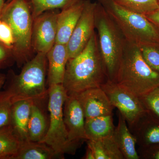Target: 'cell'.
<instances>
[{"mask_svg":"<svg viewBox=\"0 0 159 159\" xmlns=\"http://www.w3.org/2000/svg\"><path fill=\"white\" fill-rule=\"evenodd\" d=\"M63 158L45 143L27 140L21 141L13 159H52Z\"/></svg>","mask_w":159,"mask_h":159,"instance_id":"18","label":"cell"},{"mask_svg":"<svg viewBox=\"0 0 159 159\" xmlns=\"http://www.w3.org/2000/svg\"><path fill=\"white\" fill-rule=\"evenodd\" d=\"M115 82L142 97L159 87V73L145 62L138 46L126 40Z\"/></svg>","mask_w":159,"mask_h":159,"instance_id":"3","label":"cell"},{"mask_svg":"<svg viewBox=\"0 0 159 159\" xmlns=\"http://www.w3.org/2000/svg\"><path fill=\"white\" fill-rule=\"evenodd\" d=\"M85 0H81L70 7L61 9L57 16L55 43L66 45L82 14Z\"/></svg>","mask_w":159,"mask_h":159,"instance_id":"14","label":"cell"},{"mask_svg":"<svg viewBox=\"0 0 159 159\" xmlns=\"http://www.w3.org/2000/svg\"><path fill=\"white\" fill-rule=\"evenodd\" d=\"M5 0H0V16H1L3 7L5 4Z\"/></svg>","mask_w":159,"mask_h":159,"instance_id":"34","label":"cell"},{"mask_svg":"<svg viewBox=\"0 0 159 159\" xmlns=\"http://www.w3.org/2000/svg\"><path fill=\"white\" fill-rule=\"evenodd\" d=\"M139 98L145 108L159 118V87Z\"/></svg>","mask_w":159,"mask_h":159,"instance_id":"27","label":"cell"},{"mask_svg":"<svg viewBox=\"0 0 159 159\" xmlns=\"http://www.w3.org/2000/svg\"><path fill=\"white\" fill-rule=\"evenodd\" d=\"M74 96L79 100L85 119L113 115L115 107L101 87L89 89Z\"/></svg>","mask_w":159,"mask_h":159,"instance_id":"12","label":"cell"},{"mask_svg":"<svg viewBox=\"0 0 159 159\" xmlns=\"http://www.w3.org/2000/svg\"><path fill=\"white\" fill-rule=\"evenodd\" d=\"M95 159H124L114 140L113 135L95 140H87Z\"/></svg>","mask_w":159,"mask_h":159,"instance_id":"20","label":"cell"},{"mask_svg":"<svg viewBox=\"0 0 159 159\" xmlns=\"http://www.w3.org/2000/svg\"><path fill=\"white\" fill-rule=\"evenodd\" d=\"M0 42L12 51L14 40L11 27L8 23L0 19Z\"/></svg>","mask_w":159,"mask_h":159,"instance_id":"28","label":"cell"},{"mask_svg":"<svg viewBox=\"0 0 159 159\" xmlns=\"http://www.w3.org/2000/svg\"><path fill=\"white\" fill-rule=\"evenodd\" d=\"M14 101L12 95L6 90L0 92V128L11 124Z\"/></svg>","mask_w":159,"mask_h":159,"instance_id":"25","label":"cell"},{"mask_svg":"<svg viewBox=\"0 0 159 159\" xmlns=\"http://www.w3.org/2000/svg\"><path fill=\"white\" fill-rule=\"evenodd\" d=\"M145 62L159 73V44H149L139 47Z\"/></svg>","mask_w":159,"mask_h":159,"instance_id":"26","label":"cell"},{"mask_svg":"<svg viewBox=\"0 0 159 159\" xmlns=\"http://www.w3.org/2000/svg\"><path fill=\"white\" fill-rule=\"evenodd\" d=\"M31 8L33 19L45 11L63 9L73 6L81 0H26Z\"/></svg>","mask_w":159,"mask_h":159,"instance_id":"23","label":"cell"},{"mask_svg":"<svg viewBox=\"0 0 159 159\" xmlns=\"http://www.w3.org/2000/svg\"><path fill=\"white\" fill-rule=\"evenodd\" d=\"M125 9L145 15L159 9L157 0H111Z\"/></svg>","mask_w":159,"mask_h":159,"instance_id":"24","label":"cell"},{"mask_svg":"<svg viewBox=\"0 0 159 159\" xmlns=\"http://www.w3.org/2000/svg\"><path fill=\"white\" fill-rule=\"evenodd\" d=\"M39 102H34L31 107L28 124L29 139L34 142H40L48 130L47 120Z\"/></svg>","mask_w":159,"mask_h":159,"instance_id":"21","label":"cell"},{"mask_svg":"<svg viewBox=\"0 0 159 159\" xmlns=\"http://www.w3.org/2000/svg\"><path fill=\"white\" fill-rule=\"evenodd\" d=\"M159 33V9L144 15Z\"/></svg>","mask_w":159,"mask_h":159,"instance_id":"31","label":"cell"},{"mask_svg":"<svg viewBox=\"0 0 159 159\" xmlns=\"http://www.w3.org/2000/svg\"><path fill=\"white\" fill-rule=\"evenodd\" d=\"M35 101L22 100L14 102L11 110V125L21 141L29 140L28 124L31 107Z\"/></svg>","mask_w":159,"mask_h":159,"instance_id":"17","label":"cell"},{"mask_svg":"<svg viewBox=\"0 0 159 159\" xmlns=\"http://www.w3.org/2000/svg\"><path fill=\"white\" fill-rule=\"evenodd\" d=\"M11 0H7V2H10V1H11Z\"/></svg>","mask_w":159,"mask_h":159,"instance_id":"35","label":"cell"},{"mask_svg":"<svg viewBox=\"0 0 159 159\" xmlns=\"http://www.w3.org/2000/svg\"><path fill=\"white\" fill-rule=\"evenodd\" d=\"M113 115L85 119V129L88 140H95L113 135L115 130Z\"/></svg>","mask_w":159,"mask_h":159,"instance_id":"19","label":"cell"},{"mask_svg":"<svg viewBox=\"0 0 159 159\" xmlns=\"http://www.w3.org/2000/svg\"><path fill=\"white\" fill-rule=\"evenodd\" d=\"M48 96L50 122L47 133L40 142L63 157L66 153L74 154L77 148L69 141L64 122V105L68 95L62 84L49 86Z\"/></svg>","mask_w":159,"mask_h":159,"instance_id":"7","label":"cell"},{"mask_svg":"<svg viewBox=\"0 0 159 159\" xmlns=\"http://www.w3.org/2000/svg\"><path fill=\"white\" fill-rule=\"evenodd\" d=\"M83 159H95V156L93 150L88 146H87L86 151L84 157Z\"/></svg>","mask_w":159,"mask_h":159,"instance_id":"32","label":"cell"},{"mask_svg":"<svg viewBox=\"0 0 159 159\" xmlns=\"http://www.w3.org/2000/svg\"><path fill=\"white\" fill-rule=\"evenodd\" d=\"M48 67L47 54L37 53L23 66L19 74L8 71L4 89L12 95L14 102L22 100L39 102L48 96V89L46 85Z\"/></svg>","mask_w":159,"mask_h":159,"instance_id":"2","label":"cell"},{"mask_svg":"<svg viewBox=\"0 0 159 159\" xmlns=\"http://www.w3.org/2000/svg\"><path fill=\"white\" fill-rule=\"evenodd\" d=\"M95 29L108 80L115 82L125 48V40L103 6L97 2Z\"/></svg>","mask_w":159,"mask_h":159,"instance_id":"5","label":"cell"},{"mask_svg":"<svg viewBox=\"0 0 159 159\" xmlns=\"http://www.w3.org/2000/svg\"><path fill=\"white\" fill-rule=\"evenodd\" d=\"M64 119L69 141L78 148L88 140L85 129V118L81 106L75 96H68L63 108Z\"/></svg>","mask_w":159,"mask_h":159,"instance_id":"11","label":"cell"},{"mask_svg":"<svg viewBox=\"0 0 159 159\" xmlns=\"http://www.w3.org/2000/svg\"><path fill=\"white\" fill-rule=\"evenodd\" d=\"M97 2L85 0L82 14L66 45L68 59L74 58L85 48L95 31V14Z\"/></svg>","mask_w":159,"mask_h":159,"instance_id":"10","label":"cell"},{"mask_svg":"<svg viewBox=\"0 0 159 159\" xmlns=\"http://www.w3.org/2000/svg\"><path fill=\"white\" fill-rule=\"evenodd\" d=\"M108 80L96 30L85 48L68 60L62 85L68 96L101 87Z\"/></svg>","mask_w":159,"mask_h":159,"instance_id":"1","label":"cell"},{"mask_svg":"<svg viewBox=\"0 0 159 159\" xmlns=\"http://www.w3.org/2000/svg\"><path fill=\"white\" fill-rule=\"evenodd\" d=\"M118 123L115 127L113 137L124 159H139L136 148V140L129 128L125 118L118 111Z\"/></svg>","mask_w":159,"mask_h":159,"instance_id":"16","label":"cell"},{"mask_svg":"<svg viewBox=\"0 0 159 159\" xmlns=\"http://www.w3.org/2000/svg\"><path fill=\"white\" fill-rule=\"evenodd\" d=\"M0 19L11 27L14 37L12 49L15 61L19 67L32 58L31 46L33 18L26 0H11L5 3Z\"/></svg>","mask_w":159,"mask_h":159,"instance_id":"4","label":"cell"},{"mask_svg":"<svg viewBox=\"0 0 159 159\" xmlns=\"http://www.w3.org/2000/svg\"><path fill=\"white\" fill-rule=\"evenodd\" d=\"M157 1L158 2L159 4V0H157Z\"/></svg>","mask_w":159,"mask_h":159,"instance_id":"36","label":"cell"},{"mask_svg":"<svg viewBox=\"0 0 159 159\" xmlns=\"http://www.w3.org/2000/svg\"><path fill=\"white\" fill-rule=\"evenodd\" d=\"M137 151L140 159H159V144L145 148H139Z\"/></svg>","mask_w":159,"mask_h":159,"instance_id":"30","label":"cell"},{"mask_svg":"<svg viewBox=\"0 0 159 159\" xmlns=\"http://www.w3.org/2000/svg\"><path fill=\"white\" fill-rule=\"evenodd\" d=\"M58 12L49 10L33 19L31 46L34 52L47 54L55 43Z\"/></svg>","mask_w":159,"mask_h":159,"instance_id":"9","label":"cell"},{"mask_svg":"<svg viewBox=\"0 0 159 159\" xmlns=\"http://www.w3.org/2000/svg\"><path fill=\"white\" fill-rule=\"evenodd\" d=\"M20 142L11 124L0 128V159H13Z\"/></svg>","mask_w":159,"mask_h":159,"instance_id":"22","label":"cell"},{"mask_svg":"<svg viewBox=\"0 0 159 159\" xmlns=\"http://www.w3.org/2000/svg\"><path fill=\"white\" fill-rule=\"evenodd\" d=\"M127 42L140 47L159 44V33L144 14L122 8L111 0H99Z\"/></svg>","mask_w":159,"mask_h":159,"instance_id":"6","label":"cell"},{"mask_svg":"<svg viewBox=\"0 0 159 159\" xmlns=\"http://www.w3.org/2000/svg\"><path fill=\"white\" fill-rule=\"evenodd\" d=\"M139 148L159 144V118L147 110L131 127Z\"/></svg>","mask_w":159,"mask_h":159,"instance_id":"13","label":"cell"},{"mask_svg":"<svg viewBox=\"0 0 159 159\" xmlns=\"http://www.w3.org/2000/svg\"><path fill=\"white\" fill-rule=\"evenodd\" d=\"M101 88L112 105L125 118L129 128L147 111L139 97L116 83L108 80Z\"/></svg>","mask_w":159,"mask_h":159,"instance_id":"8","label":"cell"},{"mask_svg":"<svg viewBox=\"0 0 159 159\" xmlns=\"http://www.w3.org/2000/svg\"><path fill=\"white\" fill-rule=\"evenodd\" d=\"M48 81L49 86L62 84L68 61L66 45L55 43L47 53Z\"/></svg>","mask_w":159,"mask_h":159,"instance_id":"15","label":"cell"},{"mask_svg":"<svg viewBox=\"0 0 159 159\" xmlns=\"http://www.w3.org/2000/svg\"><path fill=\"white\" fill-rule=\"evenodd\" d=\"M15 63L11 49L0 42V70L11 66Z\"/></svg>","mask_w":159,"mask_h":159,"instance_id":"29","label":"cell"},{"mask_svg":"<svg viewBox=\"0 0 159 159\" xmlns=\"http://www.w3.org/2000/svg\"><path fill=\"white\" fill-rule=\"evenodd\" d=\"M6 75L0 73V92L2 91V89L4 88L5 82H6Z\"/></svg>","mask_w":159,"mask_h":159,"instance_id":"33","label":"cell"}]
</instances>
